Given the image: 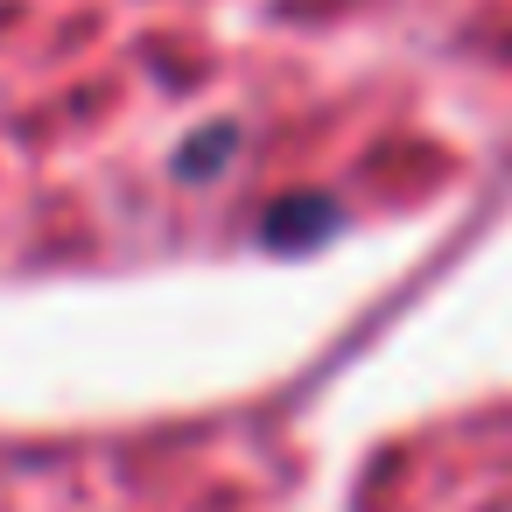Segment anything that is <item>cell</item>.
<instances>
[{"instance_id":"cell-1","label":"cell","mask_w":512,"mask_h":512,"mask_svg":"<svg viewBox=\"0 0 512 512\" xmlns=\"http://www.w3.org/2000/svg\"><path fill=\"white\" fill-rule=\"evenodd\" d=\"M337 218H344V211H337L330 197H281V204L267 211V225H260V232H267V246H281V253H288V246H316V239H330V232H337Z\"/></svg>"},{"instance_id":"cell-2","label":"cell","mask_w":512,"mask_h":512,"mask_svg":"<svg viewBox=\"0 0 512 512\" xmlns=\"http://www.w3.org/2000/svg\"><path fill=\"white\" fill-rule=\"evenodd\" d=\"M225 155H232V127H211L197 148H183V155H176V169H183V176H204V169H211V162H225Z\"/></svg>"}]
</instances>
